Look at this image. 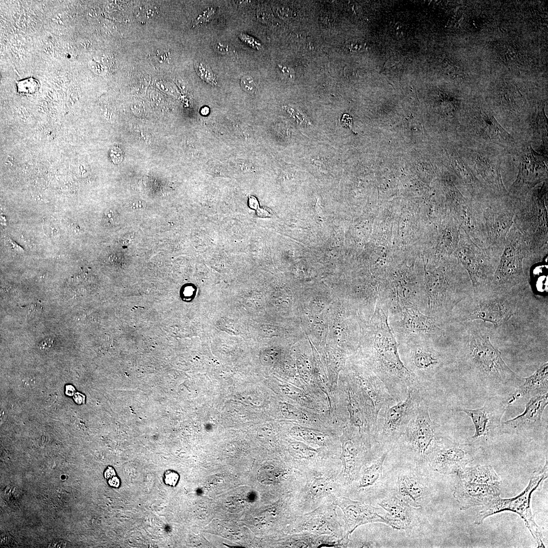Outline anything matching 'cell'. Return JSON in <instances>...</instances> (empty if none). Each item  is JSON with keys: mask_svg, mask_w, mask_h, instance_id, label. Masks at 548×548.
<instances>
[{"mask_svg": "<svg viewBox=\"0 0 548 548\" xmlns=\"http://www.w3.org/2000/svg\"><path fill=\"white\" fill-rule=\"evenodd\" d=\"M450 337L456 347V361L460 368L489 390L513 389L522 378L503 360L492 344L491 326L475 320L449 324Z\"/></svg>", "mask_w": 548, "mask_h": 548, "instance_id": "obj_1", "label": "cell"}, {"mask_svg": "<svg viewBox=\"0 0 548 548\" xmlns=\"http://www.w3.org/2000/svg\"><path fill=\"white\" fill-rule=\"evenodd\" d=\"M534 296L531 287L509 291L490 288L473 292L454 307L449 324L479 320L493 325L491 326L492 336L495 333L513 337L522 325L529 321L534 309L532 306L536 299Z\"/></svg>", "mask_w": 548, "mask_h": 548, "instance_id": "obj_2", "label": "cell"}, {"mask_svg": "<svg viewBox=\"0 0 548 548\" xmlns=\"http://www.w3.org/2000/svg\"><path fill=\"white\" fill-rule=\"evenodd\" d=\"M365 334V356L371 371L383 382L397 403L409 389H422L417 377L404 365L388 322V311L376 305Z\"/></svg>", "mask_w": 548, "mask_h": 548, "instance_id": "obj_3", "label": "cell"}, {"mask_svg": "<svg viewBox=\"0 0 548 548\" xmlns=\"http://www.w3.org/2000/svg\"><path fill=\"white\" fill-rule=\"evenodd\" d=\"M425 290L428 316L443 328L456 305L473 292L467 272L456 261L443 262L431 272Z\"/></svg>", "mask_w": 548, "mask_h": 548, "instance_id": "obj_4", "label": "cell"}, {"mask_svg": "<svg viewBox=\"0 0 548 548\" xmlns=\"http://www.w3.org/2000/svg\"><path fill=\"white\" fill-rule=\"evenodd\" d=\"M515 199L513 225L531 252L542 261L548 252L547 181Z\"/></svg>", "mask_w": 548, "mask_h": 548, "instance_id": "obj_5", "label": "cell"}, {"mask_svg": "<svg viewBox=\"0 0 548 548\" xmlns=\"http://www.w3.org/2000/svg\"><path fill=\"white\" fill-rule=\"evenodd\" d=\"M542 261L530 250L522 234L513 224L506 238L504 248L494 274L490 289L509 291L531 286L530 270Z\"/></svg>", "mask_w": 548, "mask_h": 548, "instance_id": "obj_6", "label": "cell"}, {"mask_svg": "<svg viewBox=\"0 0 548 548\" xmlns=\"http://www.w3.org/2000/svg\"><path fill=\"white\" fill-rule=\"evenodd\" d=\"M444 336L412 338L398 343L401 360L420 384L432 381L444 367L456 361L455 356L442 346Z\"/></svg>", "mask_w": 548, "mask_h": 548, "instance_id": "obj_7", "label": "cell"}, {"mask_svg": "<svg viewBox=\"0 0 548 548\" xmlns=\"http://www.w3.org/2000/svg\"><path fill=\"white\" fill-rule=\"evenodd\" d=\"M457 252L459 261L467 272L473 292L488 290L503 253V248L476 245L462 229Z\"/></svg>", "mask_w": 548, "mask_h": 548, "instance_id": "obj_8", "label": "cell"}, {"mask_svg": "<svg viewBox=\"0 0 548 548\" xmlns=\"http://www.w3.org/2000/svg\"><path fill=\"white\" fill-rule=\"evenodd\" d=\"M547 476V460L544 466L535 471L525 490L519 495L509 499H502L498 496L488 503L483 505L475 520L476 525L482 524L488 517L504 511L511 510L519 514L524 520L539 547H544L543 536L536 525L530 507L532 493Z\"/></svg>", "mask_w": 548, "mask_h": 548, "instance_id": "obj_9", "label": "cell"}, {"mask_svg": "<svg viewBox=\"0 0 548 548\" xmlns=\"http://www.w3.org/2000/svg\"><path fill=\"white\" fill-rule=\"evenodd\" d=\"M497 148L500 149L493 145L468 142L465 162L490 193L502 196L508 194V190L501 175L499 154L495 153Z\"/></svg>", "mask_w": 548, "mask_h": 548, "instance_id": "obj_10", "label": "cell"}, {"mask_svg": "<svg viewBox=\"0 0 548 548\" xmlns=\"http://www.w3.org/2000/svg\"><path fill=\"white\" fill-rule=\"evenodd\" d=\"M438 428V425L431 420L429 407L423 399L399 439L417 465L426 462L428 454L440 437L437 435Z\"/></svg>", "mask_w": 548, "mask_h": 548, "instance_id": "obj_11", "label": "cell"}, {"mask_svg": "<svg viewBox=\"0 0 548 548\" xmlns=\"http://www.w3.org/2000/svg\"><path fill=\"white\" fill-rule=\"evenodd\" d=\"M515 149L518 154V170L510 185L508 195L518 199L538 184L547 181V155L534 150L530 142L523 143Z\"/></svg>", "mask_w": 548, "mask_h": 548, "instance_id": "obj_12", "label": "cell"}, {"mask_svg": "<svg viewBox=\"0 0 548 548\" xmlns=\"http://www.w3.org/2000/svg\"><path fill=\"white\" fill-rule=\"evenodd\" d=\"M480 203L489 246L504 249L506 236L513 224L515 199L507 194L488 198Z\"/></svg>", "mask_w": 548, "mask_h": 548, "instance_id": "obj_13", "label": "cell"}, {"mask_svg": "<svg viewBox=\"0 0 548 548\" xmlns=\"http://www.w3.org/2000/svg\"><path fill=\"white\" fill-rule=\"evenodd\" d=\"M388 322L398 343L412 338L447 335L446 329L434 318L416 308H405L389 315Z\"/></svg>", "mask_w": 548, "mask_h": 548, "instance_id": "obj_14", "label": "cell"}, {"mask_svg": "<svg viewBox=\"0 0 548 548\" xmlns=\"http://www.w3.org/2000/svg\"><path fill=\"white\" fill-rule=\"evenodd\" d=\"M421 390L409 389L404 400L384 409V423L376 437L382 444L391 446L399 441L424 399Z\"/></svg>", "mask_w": 548, "mask_h": 548, "instance_id": "obj_15", "label": "cell"}, {"mask_svg": "<svg viewBox=\"0 0 548 548\" xmlns=\"http://www.w3.org/2000/svg\"><path fill=\"white\" fill-rule=\"evenodd\" d=\"M475 452L472 444L460 443L440 436L428 454L426 462L439 473H457L473 460Z\"/></svg>", "mask_w": 548, "mask_h": 548, "instance_id": "obj_16", "label": "cell"}, {"mask_svg": "<svg viewBox=\"0 0 548 548\" xmlns=\"http://www.w3.org/2000/svg\"><path fill=\"white\" fill-rule=\"evenodd\" d=\"M466 125L468 142L493 145L508 152L517 145L513 135L490 113L481 111L468 119Z\"/></svg>", "mask_w": 548, "mask_h": 548, "instance_id": "obj_17", "label": "cell"}, {"mask_svg": "<svg viewBox=\"0 0 548 548\" xmlns=\"http://www.w3.org/2000/svg\"><path fill=\"white\" fill-rule=\"evenodd\" d=\"M354 373L360 392L358 394L363 403L372 426L378 433V417L382 409L397 403L383 382L371 370Z\"/></svg>", "mask_w": 548, "mask_h": 548, "instance_id": "obj_18", "label": "cell"}, {"mask_svg": "<svg viewBox=\"0 0 548 548\" xmlns=\"http://www.w3.org/2000/svg\"><path fill=\"white\" fill-rule=\"evenodd\" d=\"M507 405V401L496 396L487 399L481 408L469 409L458 406L455 410L464 412L470 418L475 428L472 438L476 440L491 437L499 432L501 419Z\"/></svg>", "mask_w": 548, "mask_h": 548, "instance_id": "obj_19", "label": "cell"}, {"mask_svg": "<svg viewBox=\"0 0 548 548\" xmlns=\"http://www.w3.org/2000/svg\"><path fill=\"white\" fill-rule=\"evenodd\" d=\"M547 404V393L530 397L522 414L501 423L499 432L513 434L538 430L542 426V415Z\"/></svg>", "mask_w": 548, "mask_h": 548, "instance_id": "obj_20", "label": "cell"}, {"mask_svg": "<svg viewBox=\"0 0 548 548\" xmlns=\"http://www.w3.org/2000/svg\"><path fill=\"white\" fill-rule=\"evenodd\" d=\"M336 503L344 513L348 534L353 532L357 527L367 523L387 524L385 519L386 513L381 508L346 497L338 498Z\"/></svg>", "mask_w": 548, "mask_h": 548, "instance_id": "obj_21", "label": "cell"}, {"mask_svg": "<svg viewBox=\"0 0 548 548\" xmlns=\"http://www.w3.org/2000/svg\"><path fill=\"white\" fill-rule=\"evenodd\" d=\"M500 486L488 485L460 480L455 487L454 497L462 510L485 505L500 496Z\"/></svg>", "mask_w": 548, "mask_h": 548, "instance_id": "obj_22", "label": "cell"}, {"mask_svg": "<svg viewBox=\"0 0 548 548\" xmlns=\"http://www.w3.org/2000/svg\"><path fill=\"white\" fill-rule=\"evenodd\" d=\"M395 495L410 506L420 508L424 505L427 487L423 477L414 471L402 470L395 482Z\"/></svg>", "mask_w": 548, "mask_h": 548, "instance_id": "obj_23", "label": "cell"}, {"mask_svg": "<svg viewBox=\"0 0 548 548\" xmlns=\"http://www.w3.org/2000/svg\"><path fill=\"white\" fill-rule=\"evenodd\" d=\"M378 504L385 509L387 525L394 529L404 530L409 534L415 524L412 506L395 495L383 499Z\"/></svg>", "mask_w": 548, "mask_h": 548, "instance_id": "obj_24", "label": "cell"}, {"mask_svg": "<svg viewBox=\"0 0 548 548\" xmlns=\"http://www.w3.org/2000/svg\"><path fill=\"white\" fill-rule=\"evenodd\" d=\"M364 455L362 442L357 434L354 432L346 434L342 442L341 460L342 474L347 482L351 483L359 475Z\"/></svg>", "mask_w": 548, "mask_h": 548, "instance_id": "obj_25", "label": "cell"}, {"mask_svg": "<svg viewBox=\"0 0 548 548\" xmlns=\"http://www.w3.org/2000/svg\"><path fill=\"white\" fill-rule=\"evenodd\" d=\"M548 364L541 365L532 375L522 378L521 382L511 395L508 398V405L521 398H530L533 396L547 393Z\"/></svg>", "mask_w": 548, "mask_h": 548, "instance_id": "obj_26", "label": "cell"}, {"mask_svg": "<svg viewBox=\"0 0 548 548\" xmlns=\"http://www.w3.org/2000/svg\"><path fill=\"white\" fill-rule=\"evenodd\" d=\"M457 473L460 480L469 482L496 486H500L501 483L493 468L489 465L465 467Z\"/></svg>", "mask_w": 548, "mask_h": 548, "instance_id": "obj_27", "label": "cell"}, {"mask_svg": "<svg viewBox=\"0 0 548 548\" xmlns=\"http://www.w3.org/2000/svg\"><path fill=\"white\" fill-rule=\"evenodd\" d=\"M387 452L373 462L370 465L365 467L362 472L357 487L359 489H368L374 487H383V466Z\"/></svg>", "mask_w": 548, "mask_h": 548, "instance_id": "obj_28", "label": "cell"}, {"mask_svg": "<svg viewBox=\"0 0 548 548\" xmlns=\"http://www.w3.org/2000/svg\"><path fill=\"white\" fill-rule=\"evenodd\" d=\"M291 431L296 439L308 442L321 445L325 441V436L322 433L302 427H294Z\"/></svg>", "mask_w": 548, "mask_h": 548, "instance_id": "obj_29", "label": "cell"}, {"mask_svg": "<svg viewBox=\"0 0 548 548\" xmlns=\"http://www.w3.org/2000/svg\"><path fill=\"white\" fill-rule=\"evenodd\" d=\"M290 455L296 459H308L314 457L317 451L301 441H294L289 447Z\"/></svg>", "mask_w": 548, "mask_h": 548, "instance_id": "obj_30", "label": "cell"}, {"mask_svg": "<svg viewBox=\"0 0 548 548\" xmlns=\"http://www.w3.org/2000/svg\"><path fill=\"white\" fill-rule=\"evenodd\" d=\"M17 91L23 94H32L39 88L38 81L32 78H28L17 83Z\"/></svg>", "mask_w": 548, "mask_h": 548, "instance_id": "obj_31", "label": "cell"}, {"mask_svg": "<svg viewBox=\"0 0 548 548\" xmlns=\"http://www.w3.org/2000/svg\"><path fill=\"white\" fill-rule=\"evenodd\" d=\"M329 481L325 477H317L311 484L310 491L314 497L322 495L327 489Z\"/></svg>", "mask_w": 548, "mask_h": 548, "instance_id": "obj_32", "label": "cell"}, {"mask_svg": "<svg viewBox=\"0 0 548 548\" xmlns=\"http://www.w3.org/2000/svg\"><path fill=\"white\" fill-rule=\"evenodd\" d=\"M196 70L199 76L208 83L212 84L216 83V78L213 73L211 69L206 64L199 63L197 64Z\"/></svg>", "mask_w": 548, "mask_h": 548, "instance_id": "obj_33", "label": "cell"}, {"mask_svg": "<svg viewBox=\"0 0 548 548\" xmlns=\"http://www.w3.org/2000/svg\"><path fill=\"white\" fill-rule=\"evenodd\" d=\"M281 410L284 416L289 419H304L302 417L303 415L297 408L293 405L284 403L281 405Z\"/></svg>", "mask_w": 548, "mask_h": 548, "instance_id": "obj_34", "label": "cell"}, {"mask_svg": "<svg viewBox=\"0 0 548 548\" xmlns=\"http://www.w3.org/2000/svg\"><path fill=\"white\" fill-rule=\"evenodd\" d=\"M119 216L117 212L114 210L108 209L104 212L102 222L104 224L108 227H112L118 223Z\"/></svg>", "mask_w": 548, "mask_h": 548, "instance_id": "obj_35", "label": "cell"}, {"mask_svg": "<svg viewBox=\"0 0 548 548\" xmlns=\"http://www.w3.org/2000/svg\"><path fill=\"white\" fill-rule=\"evenodd\" d=\"M179 479V474L175 470L168 469L164 472L163 480L164 483L167 486L175 487L178 484Z\"/></svg>", "mask_w": 548, "mask_h": 548, "instance_id": "obj_36", "label": "cell"}, {"mask_svg": "<svg viewBox=\"0 0 548 548\" xmlns=\"http://www.w3.org/2000/svg\"><path fill=\"white\" fill-rule=\"evenodd\" d=\"M241 85L243 90L249 94L254 93L256 90L255 81L250 76H245L241 78Z\"/></svg>", "mask_w": 548, "mask_h": 548, "instance_id": "obj_37", "label": "cell"}, {"mask_svg": "<svg viewBox=\"0 0 548 548\" xmlns=\"http://www.w3.org/2000/svg\"><path fill=\"white\" fill-rule=\"evenodd\" d=\"M109 155L111 161L114 164L120 163L123 159V152L117 146H114L110 149Z\"/></svg>", "mask_w": 548, "mask_h": 548, "instance_id": "obj_38", "label": "cell"}, {"mask_svg": "<svg viewBox=\"0 0 548 548\" xmlns=\"http://www.w3.org/2000/svg\"><path fill=\"white\" fill-rule=\"evenodd\" d=\"M240 39L245 43L251 47L259 50L261 48V44L254 38L248 35L242 33L240 36Z\"/></svg>", "mask_w": 548, "mask_h": 548, "instance_id": "obj_39", "label": "cell"}, {"mask_svg": "<svg viewBox=\"0 0 548 548\" xmlns=\"http://www.w3.org/2000/svg\"><path fill=\"white\" fill-rule=\"evenodd\" d=\"M126 207L130 210L140 211L145 209L146 204L144 201L136 199L128 201L126 204Z\"/></svg>", "mask_w": 548, "mask_h": 548, "instance_id": "obj_40", "label": "cell"}, {"mask_svg": "<svg viewBox=\"0 0 548 548\" xmlns=\"http://www.w3.org/2000/svg\"><path fill=\"white\" fill-rule=\"evenodd\" d=\"M282 390L285 394L292 398L296 399L300 397L301 393L300 391L292 386L289 385L284 386L282 388Z\"/></svg>", "mask_w": 548, "mask_h": 548, "instance_id": "obj_41", "label": "cell"}, {"mask_svg": "<svg viewBox=\"0 0 548 548\" xmlns=\"http://www.w3.org/2000/svg\"><path fill=\"white\" fill-rule=\"evenodd\" d=\"M7 245L9 248L18 253H22L24 252L23 249L17 243H16L12 238L8 237L6 239Z\"/></svg>", "mask_w": 548, "mask_h": 548, "instance_id": "obj_42", "label": "cell"}, {"mask_svg": "<svg viewBox=\"0 0 548 548\" xmlns=\"http://www.w3.org/2000/svg\"><path fill=\"white\" fill-rule=\"evenodd\" d=\"M109 485L113 488H118L120 485V481L118 476L115 475L108 479Z\"/></svg>", "mask_w": 548, "mask_h": 548, "instance_id": "obj_43", "label": "cell"}, {"mask_svg": "<svg viewBox=\"0 0 548 548\" xmlns=\"http://www.w3.org/2000/svg\"><path fill=\"white\" fill-rule=\"evenodd\" d=\"M341 121L343 124H345L346 127H348L350 129L351 128L352 118L350 115L344 114L341 119Z\"/></svg>", "mask_w": 548, "mask_h": 548, "instance_id": "obj_44", "label": "cell"}, {"mask_svg": "<svg viewBox=\"0 0 548 548\" xmlns=\"http://www.w3.org/2000/svg\"><path fill=\"white\" fill-rule=\"evenodd\" d=\"M104 475L106 479H109L110 478L116 475V474L114 468L111 466H108L106 469Z\"/></svg>", "mask_w": 548, "mask_h": 548, "instance_id": "obj_45", "label": "cell"}, {"mask_svg": "<svg viewBox=\"0 0 548 548\" xmlns=\"http://www.w3.org/2000/svg\"><path fill=\"white\" fill-rule=\"evenodd\" d=\"M67 542L62 540H54L50 543V547H66Z\"/></svg>", "mask_w": 548, "mask_h": 548, "instance_id": "obj_46", "label": "cell"}, {"mask_svg": "<svg viewBox=\"0 0 548 548\" xmlns=\"http://www.w3.org/2000/svg\"><path fill=\"white\" fill-rule=\"evenodd\" d=\"M215 49L220 53H225L228 51V46L221 43L215 45Z\"/></svg>", "mask_w": 548, "mask_h": 548, "instance_id": "obj_47", "label": "cell"}, {"mask_svg": "<svg viewBox=\"0 0 548 548\" xmlns=\"http://www.w3.org/2000/svg\"><path fill=\"white\" fill-rule=\"evenodd\" d=\"M249 207L254 210L257 209L258 208V202L257 199L254 197H251L249 200Z\"/></svg>", "mask_w": 548, "mask_h": 548, "instance_id": "obj_48", "label": "cell"}, {"mask_svg": "<svg viewBox=\"0 0 548 548\" xmlns=\"http://www.w3.org/2000/svg\"><path fill=\"white\" fill-rule=\"evenodd\" d=\"M256 214L260 218H266L270 216L269 213L263 209H258L257 210Z\"/></svg>", "mask_w": 548, "mask_h": 548, "instance_id": "obj_49", "label": "cell"}, {"mask_svg": "<svg viewBox=\"0 0 548 548\" xmlns=\"http://www.w3.org/2000/svg\"><path fill=\"white\" fill-rule=\"evenodd\" d=\"M75 401L78 403H81L84 399L83 396L82 394L77 393L74 395Z\"/></svg>", "mask_w": 548, "mask_h": 548, "instance_id": "obj_50", "label": "cell"}, {"mask_svg": "<svg viewBox=\"0 0 548 548\" xmlns=\"http://www.w3.org/2000/svg\"><path fill=\"white\" fill-rule=\"evenodd\" d=\"M66 393L68 395H73L75 393V389L71 385H68L66 387Z\"/></svg>", "mask_w": 548, "mask_h": 548, "instance_id": "obj_51", "label": "cell"}, {"mask_svg": "<svg viewBox=\"0 0 548 548\" xmlns=\"http://www.w3.org/2000/svg\"><path fill=\"white\" fill-rule=\"evenodd\" d=\"M206 111H209V109L208 108L205 107V108H202V110H201L202 114H207V113H206Z\"/></svg>", "mask_w": 548, "mask_h": 548, "instance_id": "obj_52", "label": "cell"}]
</instances>
